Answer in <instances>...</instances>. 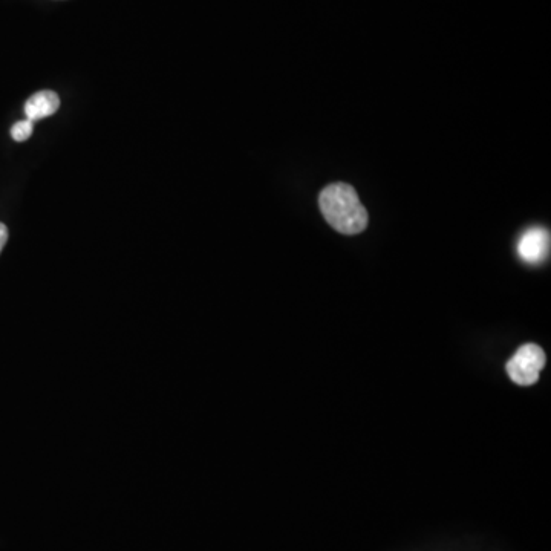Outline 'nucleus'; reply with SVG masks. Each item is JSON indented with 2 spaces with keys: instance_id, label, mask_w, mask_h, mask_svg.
I'll return each instance as SVG.
<instances>
[{
  "instance_id": "f257e3e1",
  "label": "nucleus",
  "mask_w": 551,
  "mask_h": 551,
  "mask_svg": "<svg viewBox=\"0 0 551 551\" xmlns=\"http://www.w3.org/2000/svg\"><path fill=\"white\" fill-rule=\"evenodd\" d=\"M320 212L342 235H359L368 227L369 215L356 189L345 183L325 187L319 196Z\"/></svg>"
},
{
  "instance_id": "f03ea898",
  "label": "nucleus",
  "mask_w": 551,
  "mask_h": 551,
  "mask_svg": "<svg viewBox=\"0 0 551 551\" xmlns=\"http://www.w3.org/2000/svg\"><path fill=\"white\" fill-rule=\"evenodd\" d=\"M547 357L544 349L535 343L522 345L515 356L507 362L506 371L513 383L519 386H532L539 380V374L545 368Z\"/></svg>"
},
{
  "instance_id": "7ed1b4c3",
  "label": "nucleus",
  "mask_w": 551,
  "mask_h": 551,
  "mask_svg": "<svg viewBox=\"0 0 551 551\" xmlns=\"http://www.w3.org/2000/svg\"><path fill=\"white\" fill-rule=\"evenodd\" d=\"M518 255L525 264H542L550 255V232L542 227L527 230L519 239Z\"/></svg>"
},
{
  "instance_id": "20e7f679",
  "label": "nucleus",
  "mask_w": 551,
  "mask_h": 551,
  "mask_svg": "<svg viewBox=\"0 0 551 551\" xmlns=\"http://www.w3.org/2000/svg\"><path fill=\"white\" fill-rule=\"evenodd\" d=\"M59 108L60 98L56 92L40 91L28 98V102L25 103V114H27V120L36 123V121L56 114Z\"/></svg>"
},
{
  "instance_id": "39448f33",
  "label": "nucleus",
  "mask_w": 551,
  "mask_h": 551,
  "mask_svg": "<svg viewBox=\"0 0 551 551\" xmlns=\"http://www.w3.org/2000/svg\"><path fill=\"white\" fill-rule=\"evenodd\" d=\"M34 123L31 120L19 121V123L14 124L11 128V137L17 143H22V141H27L28 138L33 135Z\"/></svg>"
},
{
  "instance_id": "423d86ee",
  "label": "nucleus",
  "mask_w": 551,
  "mask_h": 551,
  "mask_svg": "<svg viewBox=\"0 0 551 551\" xmlns=\"http://www.w3.org/2000/svg\"><path fill=\"white\" fill-rule=\"evenodd\" d=\"M8 241V229L7 225L2 224L0 222V253H2V250H4L5 244H7Z\"/></svg>"
}]
</instances>
